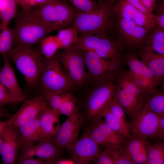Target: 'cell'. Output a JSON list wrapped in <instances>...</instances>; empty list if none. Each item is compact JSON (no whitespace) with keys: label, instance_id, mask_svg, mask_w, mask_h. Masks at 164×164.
I'll return each mask as SVG.
<instances>
[{"label":"cell","instance_id":"cell-48","mask_svg":"<svg viewBox=\"0 0 164 164\" xmlns=\"http://www.w3.org/2000/svg\"><path fill=\"white\" fill-rule=\"evenodd\" d=\"M156 9V12L158 14H164V1H162L158 5L156 3L155 9Z\"/></svg>","mask_w":164,"mask_h":164},{"label":"cell","instance_id":"cell-33","mask_svg":"<svg viewBox=\"0 0 164 164\" xmlns=\"http://www.w3.org/2000/svg\"><path fill=\"white\" fill-rule=\"evenodd\" d=\"M150 144L148 151L147 164H164V142L156 140Z\"/></svg>","mask_w":164,"mask_h":164},{"label":"cell","instance_id":"cell-23","mask_svg":"<svg viewBox=\"0 0 164 164\" xmlns=\"http://www.w3.org/2000/svg\"><path fill=\"white\" fill-rule=\"evenodd\" d=\"M18 130L20 149L32 145L36 142L43 141L39 117L21 125Z\"/></svg>","mask_w":164,"mask_h":164},{"label":"cell","instance_id":"cell-18","mask_svg":"<svg viewBox=\"0 0 164 164\" xmlns=\"http://www.w3.org/2000/svg\"><path fill=\"white\" fill-rule=\"evenodd\" d=\"M113 10L116 16L130 19L150 31L156 25L153 18L141 12L125 0H120L115 4Z\"/></svg>","mask_w":164,"mask_h":164},{"label":"cell","instance_id":"cell-8","mask_svg":"<svg viewBox=\"0 0 164 164\" xmlns=\"http://www.w3.org/2000/svg\"><path fill=\"white\" fill-rule=\"evenodd\" d=\"M114 98L122 106L130 118L143 101L144 94L137 87L128 70H122L114 81Z\"/></svg>","mask_w":164,"mask_h":164},{"label":"cell","instance_id":"cell-13","mask_svg":"<svg viewBox=\"0 0 164 164\" xmlns=\"http://www.w3.org/2000/svg\"><path fill=\"white\" fill-rule=\"evenodd\" d=\"M85 122L80 111L68 117L53 136V141L60 147L68 150L78 139L80 130Z\"/></svg>","mask_w":164,"mask_h":164},{"label":"cell","instance_id":"cell-26","mask_svg":"<svg viewBox=\"0 0 164 164\" xmlns=\"http://www.w3.org/2000/svg\"><path fill=\"white\" fill-rule=\"evenodd\" d=\"M122 60L128 66L130 71L146 78L158 85L151 72L133 51L128 50L124 54L122 53Z\"/></svg>","mask_w":164,"mask_h":164},{"label":"cell","instance_id":"cell-31","mask_svg":"<svg viewBox=\"0 0 164 164\" xmlns=\"http://www.w3.org/2000/svg\"><path fill=\"white\" fill-rule=\"evenodd\" d=\"M78 33L76 29L72 26L67 29L60 30L56 35L60 50L72 46L77 40Z\"/></svg>","mask_w":164,"mask_h":164},{"label":"cell","instance_id":"cell-29","mask_svg":"<svg viewBox=\"0 0 164 164\" xmlns=\"http://www.w3.org/2000/svg\"><path fill=\"white\" fill-rule=\"evenodd\" d=\"M125 143L105 146L114 164H135L127 150Z\"/></svg>","mask_w":164,"mask_h":164},{"label":"cell","instance_id":"cell-28","mask_svg":"<svg viewBox=\"0 0 164 164\" xmlns=\"http://www.w3.org/2000/svg\"><path fill=\"white\" fill-rule=\"evenodd\" d=\"M143 102L148 108L160 118L164 116V92L157 91L145 95Z\"/></svg>","mask_w":164,"mask_h":164},{"label":"cell","instance_id":"cell-25","mask_svg":"<svg viewBox=\"0 0 164 164\" xmlns=\"http://www.w3.org/2000/svg\"><path fill=\"white\" fill-rule=\"evenodd\" d=\"M63 149L57 145L51 138L36 145V155L47 164H55L61 155Z\"/></svg>","mask_w":164,"mask_h":164},{"label":"cell","instance_id":"cell-44","mask_svg":"<svg viewBox=\"0 0 164 164\" xmlns=\"http://www.w3.org/2000/svg\"><path fill=\"white\" fill-rule=\"evenodd\" d=\"M157 140H164V116L160 118Z\"/></svg>","mask_w":164,"mask_h":164},{"label":"cell","instance_id":"cell-11","mask_svg":"<svg viewBox=\"0 0 164 164\" xmlns=\"http://www.w3.org/2000/svg\"><path fill=\"white\" fill-rule=\"evenodd\" d=\"M45 20L60 30L73 22L77 11L63 0H48L34 7Z\"/></svg>","mask_w":164,"mask_h":164},{"label":"cell","instance_id":"cell-12","mask_svg":"<svg viewBox=\"0 0 164 164\" xmlns=\"http://www.w3.org/2000/svg\"><path fill=\"white\" fill-rule=\"evenodd\" d=\"M117 17L115 39L123 49L125 48L133 51L139 50L145 45L150 31L130 19Z\"/></svg>","mask_w":164,"mask_h":164},{"label":"cell","instance_id":"cell-1","mask_svg":"<svg viewBox=\"0 0 164 164\" xmlns=\"http://www.w3.org/2000/svg\"><path fill=\"white\" fill-rule=\"evenodd\" d=\"M12 29L13 46L22 45L39 46L43 38L58 30L53 24L44 19L34 8L17 11Z\"/></svg>","mask_w":164,"mask_h":164},{"label":"cell","instance_id":"cell-37","mask_svg":"<svg viewBox=\"0 0 164 164\" xmlns=\"http://www.w3.org/2000/svg\"><path fill=\"white\" fill-rule=\"evenodd\" d=\"M106 107L124 125L130 129V124L127 118L125 112L122 106L116 99L113 98Z\"/></svg>","mask_w":164,"mask_h":164},{"label":"cell","instance_id":"cell-43","mask_svg":"<svg viewBox=\"0 0 164 164\" xmlns=\"http://www.w3.org/2000/svg\"><path fill=\"white\" fill-rule=\"evenodd\" d=\"M20 164H45L47 163L44 160L40 159L32 158H27L21 160L18 162Z\"/></svg>","mask_w":164,"mask_h":164},{"label":"cell","instance_id":"cell-4","mask_svg":"<svg viewBox=\"0 0 164 164\" xmlns=\"http://www.w3.org/2000/svg\"><path fill=\"white\" fill-rule=\"evenodd\" d=\"M36 88L44 97L75 89L60 62L58 52L49 58L43 56L42 67Z\"/></svg>","mask_w":164,"mask_h":164},{"label":"cell","instance_id":"cell-35","mask_svg":"<svg viewBox=\"0 0 164 164\" xmlns=\"http://www.w3.org/2000/svg\"><path fill=\"white\" fill-rule=\"evenodd\" d=\"M129 73L134 83L139 89L145 94L156 92L157 85L149 80L133 73L128 70Z\"/></svg>","mask_w":164,"mask_h":164},{"label":"cell","instance_id":"cell-10","mask_svg":"<svg viewBox=\"0 0 164 164\" xmlns=\"http://www.w3.org/2000/svg\"><path fill=\"white\" fill-rule=\"evenodd\" d=\"M160 118L149 110L143 101L130 118L132 137L150 141L157 140Z\"/></svg>","mask_w":164,"mask_h":164},{"label":"cell","instance_id":"cell-19","mask_svg":"<svg viewBox=\"0 0 164 164\" xmlns=\"http://www.w3.org/2000/svg\"><path fill=\"white\" fill-rule=\"evenodd\" d=\"M4 57V64L0 70V81L8 91L15 103L20 102L28 97L19 86L10 61Z\"/></svg>","mask_w":164,"mask_h":164},{"label":"cell","instance_id":"cell-51","mask_svg":"<svg viewBox=\"0 0 164 164\" xmlns=\"http://www.w3.org/2000/svg\"><path fill=\"white\" fill-rule=\"evenodd\" d=\"M2 135H3V134H2V135H0V153L1 152V150L2 145Z\"/></svg>","mask_w":164,"mask_h":164},{"label":"cell","instance_id":"cell-2","mask_svg":"<svg viewBox=\"0 0 164 164\" xmlns=\"http://www.w3.org/2000/svg\"><path fill=\"white\" fill-rule=\"evenodd\" d=\"M114 0L99 2L97 9L91 12H77L72 26L80 35L107 36L113 29L115 22Z\"/></svg>","mask_w":164,"mask_h":164},{"label":"cell","instance_id":"cell-52","mask_svg":"<svg viewBox=\"0 0 164 164\" xmlns=\"http://www.w3.org/2000/svg\"><path fill=\"white\" fill-rule=\"evenodd\" d=\"M1 67H0V70H1Z\"/></svg>","mask_w":164,"mask_h":164},{"label":"cell","instance_id":"cell-32","mask_svg":"<svg viewBox=\"0 0 164 164\" xmlns=\"http://www.w3.org/2000/svg\"><path fill=\"white\" fill-rule=\"evenodd\" d=\"M102 118H104V121L113 130L128 138H132L130 129L124 125L107 107L104 111Z\"/></svg>","mask_w":164,"mask_h":164},{"label":"cell","instance_id":"cell-47","mask_svg":"<svg viewBox=\"0 0 164 164\" xmlns=\"http://www.w3.org/2000/svg\"><path fill=\"white\" fill-rule=\"evenodd\" d=\"M55 164H75L72 159H58L55 162Z\"/></svg>","mask_w":164,"mask_h":164},{"label":"cell","instance_id":"cell-15","mask_svg":"<svg viewBox=\"0 0 164 164\" xmlns=\"http://www.w3.org/2000/svg\"><path fill=\"white\" fill-rule=\"evenodd\" d=\"M75 164H88L96 159L101 149L85 132L68 150Z\"/></svg>","mask_w":164,"mask_h":164},{"label":"cell","instance_id":"cell-6","mask_svg":"<svg viewBox=\"0 0 164 164\" xmlns=\"http://www.w3.org/2000/svg\"><path fill=\"white\" fill-rule=\"evenodd\" d=\"M72 46L81 50L92 52L107 60L122 62L123 48L115 38L107 36L80 35Z\"/></svg>","mask_w":164,"mask_h":164},{"label":"cell","instance_id":"cell-21","mask_svg":"<svg viewBox=\"0 0 164 164\" xmlns=\"http://www.w3.org/2000/svg\"><path fill=\"white\" fill-rule=\"evenodd\" d=\"M138 50L140 60L151 72L158 85L160 84L164 77V54L143 46Z\"/></svg>","mask_w":164,"mask_h":164},{"label":"cell","instance_id":"cell-9","mask_svg":"<svg viewBox=\"0 0 164 164\" xmlns=\"http://www.w3.org/2000/svg\"><path fill=\"white\" fill-rule=\"evenodd\" d=\"M58 53L61 64L75 89L84 87L89 79L82 51L72 46Z\"/></svg>","mask_w":164,"mask_h":164},{"label":"cell","instance_id":"cell-41","mask_svg":"<svg viewBox=\"0 0 164 164\" xmlns=\"http://www.w3.org/2000/svg\"><path fill=\"white\" fill-rule=\"evenodd\" d=\"M36 145L33 144L21 148L19 161L27 158H32L36 155Z\"/></svg>","mask_w":164,"mask_h":164},{"label":"cell","instance_id":"cell-27","mask_svg":"<svg viewBox=\"0 0 164 164\" xmlns=\"http://www.w3.org/2000/svg\"><path fill=\"white\" fill-rule=\"evenodd\" d=\"M143 47L164 54V29L156 25L148 36Z\"/></svg>","mask_w":164,"mask_h":164},{"label":"cell","instance_id":"cell-39","mask_svg":"<svg viewBox=\"0 0 164 164\" xmlns=\"http://www.w3.org/2000/svg\"><path fill=\"white\" fill-rule=\"evenodd\" d=\"M14 103L9 93L0 81V109H5V105Z\"/></svg>","mask_w":164,"mask_h":164},{"label":"cell","instance_id":"cell-42","mask_svg":"<svg viewBox=\"0 0 164 164\" xmlns=\"http://www.w3.org/2000/svg\"><path fill=\"white\" fill-rule=\"evenodd\" d=\"M125 0L141 12L148 15L149 17L153 18L154 14L152 12H150L147 9L143 4L141 0Z\"/></svg>","mask_w":164,"mask_h":164},{"label":"cell","instance_id":"cell-30","mask_svg":"<svg viewBox=\"0 0 164 164\" xmlns=\"http://www.w3.org/2000/svg\"><path fill=\"white\" fill-rule=\"evenodd\" d=\"M17 5L14 0H2L0 10V31L7 28L10 21L15 18L17 12Z\"/></svg>","mask_w":164,"mask_h":164},{"label":"cell","instance_id":"cell-34","mask_svg":"<svg viewBox=\"0 0 164 164\" xmlns=\"http://www.w3.org/2000/svg\"><path fill=\"white\" fill-rule=\"evenodd\" d=\"M39 46L43 56L46 58L53 56L60 50L56 35L46 36L41 40Z\"/></svg>","mask_w":164,"mask_h":164},{"label":"cell","instance_id":"cell-17","mask_svg":"<svg viewBox=\"0 0 164 164\" xmlns=\"http://www.w3.org/2000/svg\"><path fill=\"white\" fill-rule=\"evenodd\" d=\"M18 128L8 123L3 134L0 154L3 164H15L18 158L21 148Z\"/></svg>","mask_w":164,"mask_h":164},{"label":"cell","instance_id":"cell-36","mask_svg":"<svg viewBox=\"0 0 164 164\" xmlns=\"http://www.w3.org/2000/svg\"><path fill=\"white\" fill-rule=\"evenodd\" d=\"M13 46L12 29L8 27L0 31V55L3 56Z\"/></svg>","mask_w":164,"mask_h":164},{"label":"cell","instance_id":"cell-20","mask_svg":"<svg viewBox=\"0 0 164 164\" xmlns=\"http://www.w3.org/2000/svg\"><path fill=\"white\" fill-rule=\"evenodd\" d=\"M73 90L45 97L49 107L68 117L80 110V104Z\"/></svg>","mask_w":164,"mask_h":164},{"label":"cell","instance_id":"cell-14","mask_svg":"<svg viewBox=\"0 0 164 164\" xmlns=\"http://www.w3.org/2000/svg\"><path fill=\"white\" fill-rule=\"evenodd\" d=\"M49 107L44 97L39 94L32 99L25 101L15 113L8 120V123L18 128L38 118Z\"/></svg>","mask_w":164,"mask_h":164},{"label":"cell","instance_id":"cell-45","mask_svg":"<svg viewBox=\"0 0 164 164\" xmlns=\"http://www.w3.org/2000/svg\"><path fill=\"white\" fill-rule=\"evenodd\" d=\"M143 4L150 12L154 11L158 0H141Z\"/></svg>","mask_w":164,"mask_h":164},{"label":"cell","instance_id":"cell-50","mask_svg":"<svg viewBox=\"0 0 164 164\" xmlns=\"http://www.w3.org/2000/svg\"><path fill=\"white\" fill-rule=\"evenodd\" d=\"M8 115L6 110L5 109H0V118L6 117Z\"/></svg>","mask_w":164,"mask_h":164},{"label":"cell","instance_id":"cell-49","mask_svg":"<svg viewBox=\"0 0 164 164\" xmlns=\"http://www.w3.org/2000/svg\"><path fill=\"white\" fill-rule=\"evenodd\" d=\"M8 124V121H0V135L3 133Z\"/></svg>","mask_w":164,"mask_h":164},{"label":"cell","instance_id":"cell-7","mask_svg":"<svg viewBox=\"0 0 164 164\" xmlns=\"http://www.w3.org/2000/svg\"><path fill=\"white\" fill-rule=\"evenodd\" d=\"M81 51L88 76L87 84H96L115 81L122 70L123 62L104 59L92 52Z\"/></svg>","mask_w":164,"mask_h":164},{"label":"cell","instance_id":"cell-24","mask_svg":"<svg viewBox=\"0 0 164 164\" xmlns=\"http://www.w3.org/2000/svg\"><path fill=\"white\" fill-rule=\"evenodd\" d=\"M151 141L132 137L125 144L127 150L135 164H147V157Z\"/></svg>","mask_w":164,"mask_h":164},{"label":"cell","instance_id":"cell-46","mask_svg":"<svg viewBox=\"0 0 164 164\" xmlns=\"http://www.w3.org/2000/svg\"><path fill=\"white\" fill-rule=\"evenodd\" d=\"M153 18L156 26L164 29V14H154Z\"/></svg>","mask_w":164,"mask_h":164},{"label":"cell","instance_id":"cell-38","mask_svg":"<svg viewBox=\"0 0 164 164\" xmlns=\"http://www.w3.org/2000/svg\"><path fill=\"white\" fill-rule=\"evenodd\" d=\"M79 12L90 13L94 11L98 5L92 0H68Z\"/></svg>","mask_w":164,"mask_h":164},{"label":"cell","instance_id":"cell-40","mask_svg":"<svg viewBox=\"0 0 164 164\" xmlns=\"http://www.w3.org/2000/svg\"><path fill=\"white\" fill-rule=\"evenodd\" d=\"M17 4L20 5L22 9L28 10L41 4L48 0H14Z\"/></svg>","mask_w":164,"mask_h":164},{"label":"cell","instance_id":"cell-3","mask_svg":"<svg viewBox=\"0 0 164 164\" xmlns=\"http://www.w3.org/2000/svg\"><path fill=\"white\" fill-rule=\"evenodd\" d=\"M6 56L23 76L27 87L36 89L43 61L39 46L17 45L13 46Z\"/></svg>","mask_w":164,"mask_h":164},{"label":"cell","instance_id":"cell-16","mask_svg":"<svg viewBox=\"0 0 164 164\" xmlns=\"http://www.w3.org/2000/svg\"><path fill=\"white\" fill-rule=\"evenodd\" d=\"M85 132L97 144L105 147L125 144L128 139L113 130L102 120L90 124Z\"/></svg>","mask_w":164,"mask_h":164},{"label":"cell","instance_id":"cell-22","mask_svg":"<svg viewBox=\"0 0 164 164\" xmlns=\"http://www.w3.org/2000/svg\"><path fill=\"white\" fill-rule=\"evenodd\" d=\"M60 115L57 111L49 107L39 116L43 141L52 138L58 132L60 126Z\"/></svg>","mask_w":164,"mask_h":164},{"label":"cell","instance_id":"cell-5","mask_svg":"<svg viewBox=\"0 0 164 164\" xmlns=\"http://www.w3.org/2000/svg\"><path fill=\"white\" fill-rule=\"evenodd\" d=\"M114 81L88 84L90 87L81 104V112L86 122L91 124L102 120L104 111L114 98Z\"/></svg>","mask_w":164,"mask_h":164}]
</instances>
